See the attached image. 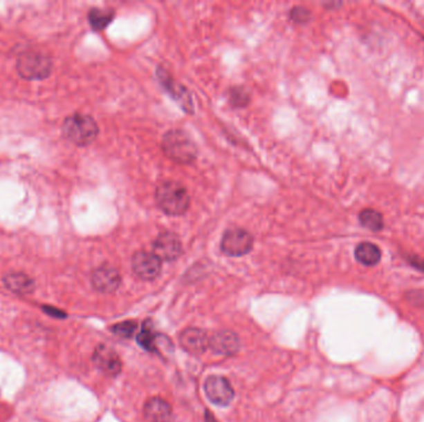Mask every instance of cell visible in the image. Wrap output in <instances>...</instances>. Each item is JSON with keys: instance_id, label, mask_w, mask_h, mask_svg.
<instances>
[{"instance_id": "9c48e42d", "label": "cell", "mask_w": 424, "mask_h": 422, "mask_svg": "<svg viewBox=\"0 0 424 422\" xmlns=\"http://www.w3.org/2000/svg\"><path fill=\"white\" fill-rule=\"evenodd\" d=\"M120 281L122 279L118 270L109 265H102L91 276V282L95 290L103 294L116 291L120 287Z\"/></svg>"}, {"instance_id": "e0dca14e", "label": "cell", "mask_w": 424, "mask_h": 422, "mask_svg": "<svg viewBox=\"0 0 424 422\" xmlns=\"http://www.w3.org/2000/svg\"><path fill=\"white\" fill-rule=\"evenodd\" d=\"M114 18V12L104 10V9H91L89 12V23L91 28L95 31L104 30L108 25L112 23Z\"/></svg>"}, {"instance_id": "7402d4cb", "label": "cell", "mask_w": 424, "mask_h": 422, "mask_svg": "<svg viewBox=\"0 0 424 422\" xmlns=\"http://www.w3.org/2000/svg\"><path fill=\"white\" fill-rule=\"evenodd\" d=\"M291 19L297 24H305L311 20V12L302 6H295L291 12Z\"/></svg>"}, {"instance_id": "4fadbf2b", "label": "cell", "mask_w": 424, "mask_h": 422, "mask_svg": "<svg viewBox=\"0 0 424 422\" xmlns=\"http://www.w3.org/2000/svg\"><path fill=\"white\" fill-rule=\"evenodd\" d=\"M143 414L148 422H170L173 417L170 405L160 398L149 399L144 405Z\"/></svg>"}, {"instance_id": "8992f818", "label": "cell", "mask_w": 424, "mask_h": 422, "mask_svg": "<svg viewBox=\"0 0 424 422\" xmlns=\"http://www.w3.org/2000/svg\"><path fill=\"white\" fill-rule=\"evenodd\" d=\"M153 254L162 262H173L183 254V244L179 237L172 232H163L153 242Z\"/></svg>"}, {"instance_id": "5b68a950", "label": "cell", "mask_w": 424, "mask_h": 422, "mask_svg": "<svg viewBox=\"0 0 424 422\" xmlns=\"http://www.w3.org/2000/svg\"><path fill=\"white\" fill-rule=\"evenodd\" d=\"M253 248V237L250 233L232 228L222 236L221 250L228 256H242L248 254Z\"/></svg>"}, {"instance_id": "5bb4252c", "label": "cell", "mask_w": 424, "mask_h": 422, "mask_svg": "<svg viewBox=\"0 0 424 422\" xmlns=\"http://www.w3.org/2000/svg\"><path fill=\"white\" fill-rule=\"evenodd\" d=\"M158 73H159V77H160V82L164 84V87L167 88V92L170 93L174 99L179 102L180 106L184 111L192 113L194 106H192L189 92L184 87H181L180 84H175L165 70H159Z\"/></svg>"}, {"instance_id": "cb8c5ba5", "label": "cell", "mask_w": 424, "mask_h": 422, "mask_svg": "<svg viewBox=\"0 0 424 422\" xmlns=\"http://www.w3.org/2000/svg\"><path fill=\"white\" fill-rule=\"evenodd\" d=\"M411 262H412L413 267H416L417 269H421V270H424V262L423 260H421L418 256H414L412 260H411Z\"/></svg>"}, {"instance_id": "7c38bea8", "label": "cell", "mask_w": 424, "mask_h": 422, "mask_svg": "<svg viewBox=\"0 0 424 422\" xmlns=\"http://www.w3.org/2000/svg\"><path fill=\"white\" fill-rule=\"evenodd\" d=\"M209 348L221 356H232L239 349L237 334L231 331H217L210 337Z\"/></svg>"}, {"instance_id": "52a82bcc", "label": "cell", "mask_w": 424, "mask_h": 422, "mask_svg": "<svg viewBox=\"0 0 424 422\" xmlns=\"http://www.w3.org/2000/svg\"><path fill=\"white\" fill-rule=\"evenodd\" d=\"M131 268L139 279L154 280L162 271V262L153 253L137 251L131 259Z\"/></svg>"}, {"instance_id": "603a6c76", "label": "cell", "mask_w": 424, "mask_h": 422, "mask_svg": "<svg viewBox=\"0 0 424 422\" xmlns=\"http://www.w3.org/2000/svg\"><path fill=\"white\" fill-rule=\"evenodd\" d=\"M44 309L46 311V314L55 316V317H65L66 316L62 311H59V309H51V307H44Z\"/></svg>"}, {"instance_id": "d6986e66", "label": "cell", "mask_w": 424, "mask_h": 422, "mask_svg": "<svg viewBox=\"0 0 424 422\" xmlns=\"http://www.w3.org/2000/svg\"><path fill=\"white\" fill-rule=\"evenodd\" d=\"M156 337H158V336H156V334L153 333V328L150 327L149 323L147 322V323L144 325L142 332L138 334V343H139V345H142L144 349H147V351H156V349H158V347H156L158 339H156Z\"/></svg>"}, {"instance_id": "ba28073f", "label": "cell", "mask_w": 424, "mask_h": 422, "mask_svg": "<svg viewBox=\"0 0 424 422\" xmlns=\"http://www.w3.org/2000/svg\"><path fill=\"white\" fill-rule=\"evenodd\" d=\"M205 392L212 404L228 406L233 400L234 392L226 378L212 375L205 381Z\"/></svg>"}, {"instance_id": "3957f363", "label": "cell", "mask_w": 424, "mask_h": 422, "mask_svg": "<svg viewBox=\"0 0 424 422\" xmlns=\"http://www.w3.org/2000/svg\"><path fill=\"white\" fill-rule=\"evenodd\" d=\"M162 149L170 160L179 164H192L197 156L196 145L183 131H167L163 137Z\"/></svg>"}, {"instance_id": "277c9868", "label": "cell", "mask_w": 424, "mask_h": 422, "mask_svg": "<svg viewBox=\"0 0 424 422\" xmlns=\"http://www.w3.org/2000/svg\"><path fill=\"white\" fill-rule=\"evenodd\" d=\"M18 73L25 79H45L53 70V61L40 52H25L17 62Z\"/></svg>"}, {"instance_id": "ac0fdd59", "label": "cell", "mask_w": 424, "mask_h": 422, "mask_svg": "<svg viewBox=\"0 0 424 422\" xmlns=\"http://www.w3.org/2000/svg\"><path fill=\"white\" fill-rule=\"evenodd\" d=\"M361 226L370 229L372 232H378L383 228V218L381 213L375 209H364L359 215Z\"/></svg>"}, {"instance_id": "44dd1931", "label": "cell", "mask_w": 424, "mask_h": 422, "mask_svg": "<svg viewBox=\"0 0 424 422\" xmlns=\"http://www.w3.org/2000/svg\"><path fill=\"white\" fill-rule=\"evenodd\" d=\"M136 328H137V323L134 321L120 322V323L114 325L112 327V332L120 337L129 338L133 336V333L136 332Z\"/></svg>"}, {"instance_id": "7a4b0ae2", "label": "cell", "mask_w": 424, "mask_h": 422, "mask_svg": "<svg viewBox=\"0 0 424 422\" xmlns=\"http://www.w3.org/2000/svg\"><path fill=\"white\" fill-rule=\"evenodd\" d=\"M62 131L66 139L71 143L77 146H87L95 142L100 131L96 120L92 117L76 113L66 118Z\"/></svg>"}, {"instance_id": "ffe728a7", "label": "cell", "mask_w": 424, "mask_h": 422, "mask_svg": "<svg viewBox=\"0 0 424 422\" xmlns=\"http://www.w3.org/2000/svg\"><path fill=\"white\" fill-rule=\"evenodd\" d=\"M230 103L232 104L234 108H243L250 103V95L245 88H241V87H236V88H231L230 90Z\"/></svg>"}, {"instance_id": "2e32d148", "label": "cell", "mask_w": 424, "mask_h": 422, "mask_svg": "<svg viewBox=\"0 0 424 422\" xmlns=\"http://www.w3.org/2000/svg\"><path fill=\"white\" fill-rule=\"evenodd\" d=\"M355 258L360 264H362L365 267H375L381 260L382 253L375 244L364 242L356 247Z\"/></svg>"}, {"instance_id": "8fae6325", "label": "cell", "mask_w": 424, "mask_h": 422, "mask_svg": "<svg viewBox=\"0 0 424 422\" xmlns=\"http://www.w3.org/2000/svg\"><path fill=\"white\" fill-rule=\"evenodd\" d=\"M181 347L192 354H201L209 348L210 337L208 333L199 328H186L180 333Z\"/></svg>"}, {"instance_id": "6da1fadb", "label": "cell", "mask_w": 424, "mask_h": 422, "mask_svg": "<svg viewBox=\"0 0 424 422\" xmlns=\"http://www.w3.org/2000/svg\"><path fill=\"white\" fill-rule=\"evenodd\" d=\"M156 200L159 209L167 215H183L190 207V196L185 187L175 181L158 186Z\"/></svg>"}, {"instance_id": "30bf717a", "label": "cell", "mask_w": 424, "mask_h": 422, "mask_svg": "<svg viewBox=\"0 0 424 422\" xmlns=\"http://www.w3.org/2000/svg\"><path fill=\"white\" fill-rule=\"evenodd\" d=\"M92 361L102 373L109 375V376H116L120 374L122 370L120 358L112 348H109L107 345H98L93 353Z\"/></svg>"}, {"instance_id": "9a60e30c", "label": "cell", "mask_w": 424, "mask_h": 422, "mask_svg": "<svg viewBox=\"0 0 424 422\" xmlns=\"http://www.w3.org/2000/svg\"><path fill=\"white\" fill-rule=\"evenodd\" d=\"M3 281L6 289L20 295H28L35 290V281L24 273L8 274Z\"/></svg>"}]
</instances>
